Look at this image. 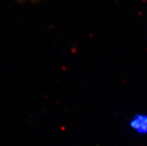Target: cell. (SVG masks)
<instances>
[{
	"label": "cell",
	"mask_w": 147,
	"mask_h": 146,
	"mask_svg": "<svg viewBox=\"0 0 147 146\" xmlns=\"http://www.w3.org/2000/svg\"><path fill=\"white\" fill-rule=\"evenodd\" d=\"M130 127L138 133H147V116L143 114L135 115L131 120Z\"/></svg>",
	"instance_id": "1"
}]
</instances>
